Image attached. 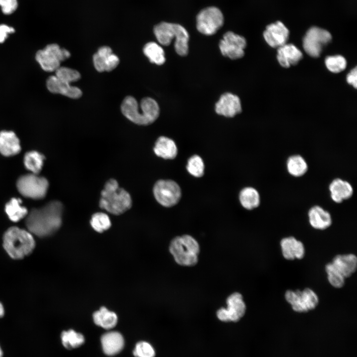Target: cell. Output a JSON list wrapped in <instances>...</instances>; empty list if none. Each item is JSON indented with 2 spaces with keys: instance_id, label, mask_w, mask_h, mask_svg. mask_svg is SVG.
Segmentation results:
<instances>
[{
  "instance_id": "cell-27",
  "label": "cell",
  "mask_w": 357,
  "mask_h": 357,
  "mask_svg": "<svg viewBox=\"0 0 357 357\" xmlns=\"http://www.w3.org/2000/svg\"><path fill=\"white\" fill-rule=\"evenodd\" d=\"M93 318L97 325L106 329L114 328L118 322L117 314L104 306L93 313Z\"/></svg>"
},
{
  "instance_id": "cell-44",
  "label": "cell",
  "mask_w": 357,
  "mask_h": 357,
  "mask_svg": "<svg viewBox=\"0 0 357 357\" xmlns=\"http://www.w3.org/2000/svg\"><path fill=\"white\" fill-rule=\"evenodd\" d=\"M2 356H3V353H2L1 348L0 347V357H2Z\"/></svg>"
},
{
  "instance_id": "cell-28",
  "label": "cell",
  "mask_w": 357,
  "mask_h": 357,
  "mask_svg": "<svg viewBox=\"0 0 357 357\" xmlns=\"http://www.w3.org/2000/svg\"><path fill=\"white\" fill-rule=\"evenodd\" d=\"M239 199L241 205L247 210L256 208L260 204L259 194L252 187L242 189L239 193Z\"/></svg>"
},
{
  "instance_id": "cell-39",
  "label": "cell",
  "mask_w": 357,
  "mask_h": 357,
  "mask_svg": "<svg viewBox=\"0 0 357 357\" xmlns=\"http://www.w3.org/2000/svg\"><path fill=\"white\" fill-rule=\"evenodd\" d=\"M133 354L135 357H154L155 352L149 343L141 341L136 344Z\"/></svg>"
},
{
  "instance_id": "cell-5",
  "label": "cell",
  "mask_w": 357,
  "mask_h": 357,
  "mask_svg": "<svg viewBox=\"0 0 357 357\" xmlns=\"http://www.w3.org/2000/svg\"><path fill=\"white\" fill-rule=\"evenodd\" d=\"M169 251L178 264L191 266L198 262L200 247L194 238L184 235L176 237L171 240Z\"/></svg>"
},
{
  "instance_id": "cell-20",
  "label": "cell",
  "mask_w": 357,
  "mask_h": 357,
  "mask_svg": "<svg viewBox=\"0 0 357 357\" xmlns=\"http://www.w3.org/2000/svg\"><path fill=\"white\" fill-rule=\"evenodd\" d=\"M174 38L176 52L179 56H186L188 52L189 34L182 25L172 23L170 34L171 41Z\"/></svg>"
},
{
  "instance_id": "cell-18",
  "label": "cell",
  "mask_w": 357,
  "mask_h": 357,
  "mask_svg": "<svg viewBox=\"0 0 357 357\" xmlns=\"http://www.w3.org/2000/svg\"><path fill=\"white\" fill-rule=\"evenodd\" d=\"M302 52L292 44H285L278 48L277 60L280 64L285 68L297 64L302 59Z\"/></svg>"
},
{
  "instance_id": "cell-35",
  "label": "cell",
  "mask_w": 357,
  "mask_h": 357,
  "mask_svg": "<svg viewBox=\"0 0 357 357\" xmlns=\"http://www.w3.org/2000/svg\"><path fill=\"white\" fill-rule=\"evenodd\" d=\"M325 271L329 283L334 288H341L345 284V278L335 267L332 263L325 265Z\"/></svg>"
},
{
  "instance_id": "cell-36",
  "label": "cell",
  "mask_w": 357,
  "mask_h": 357,
  "mask_svg": "<svg viewBox=\"0 0 357 357\" xmlns=\"http://www.w3.org/2000/svg\"><path fill=\"white\" fill-rule=\"evenodd\" d=\"M328 69L333 73H339L343 71L347 66V61L341 55L327 57L325 60Z\"/></svg>"
},
{
  "instance_id": "cell-31",
  "label": "cell",
  "mask_w": 357,
  "mask_h": 357,
  "mask_svg": "<svg viewBox=\"0 0 357 357\" xmlns=\"http://www.w3.org/2000/svg\"><path fill=\"white\" fill-rule=\"evenodd\" d=\"M287 168L292 176L299 177L304 175L307 171L308 166L304 158L300 155H295L290 157L287 162Z\"/></svg>"
},
{
  "instance_id": "cell-29",
  "label": "cell",
  "mask_w": 357,
  "mask_h": 357,
  "mask_svg": "<svg viewBox=\"0 0 357 357\" xmlns=\"http://www.w3.org/2000/svg\"><path fill=\"white\" fill-rule=\"evenodd\" d=\"M21 203V199L13 198L5 205V212L11 221L16 222L27 216V209Z\"/></svg>"
},
{
  "instance_id": "cell-7",
  "label": "cell",
  "mask_w": 357,
  "mask_h": 357,
  "mask_svg": "<svg viewBox=\"0 0 357 357\" xmlns=\"http://www.w3.org/2000/svg\"><path fill=\"white\" fill-rule=\"evenodd\" d=\"M19 192L24 196L35 199L44 198L46 195L49 183L46 178L35 174L20 177L17 181Z\"/></svg>"
},
{
  "instance_id": "cell-16",
  "label": "cell",
  "mask_w": 357,
  "mask_h": 357,
  "mask_svg": "<svg viewBox=\"0 0 357 357\" xmlns=\"http://www.w3.org/2000/svg\"><path fill=\"white\" fill-rule=\"evenodd\" d=\"M215 111L220 115L232 118L241 112V105L238 96L231 93L221 95L215 104Z\"/></svg>"
},
{
  "instance_id": "cell-26",
  "label": "cell",
  "mask_w": 357,
  "mask_h": 357,
  "mask_svg": "<svg viewBox=\"0 0 357 357\" xmlns=\"http://www.w3.org/2000/svg\"><path fill=\"white\" fill-rule=\"evenodd\" d=\"M155 154L165 159H173L178 154V149L175 142L171 139L160 136L156 141L153 149Z\"/></svg>"
},
{
  "instance_id": "cell-12",
  "label": "cell",
  "mask_w": 357,
  "mask_h": 357,
  "mask_svg": "<svg viewBox=\"0 0 357 357\" xmlns=\"http://www.w3.org/2000/svg\"><path fill=\"white\" fill-rule=\"evenodd\" d=\"M227 308L222 307L216 313L218 318L224 322H237L244 315L246 305L239 293L230 295L226 300Z\"/></svg>"
},
{
  "instance_id": "cell-23",
  "label": "cell",
  "mask_w": 357,
  "mask_h": 357,
  "mask_svg": "<svg viewBox=\"0 0 357 357\" xmlns=\"http://www.w3.org/2000/svg\"><path fill=\"white\" fill-rule=\"evenodd\" d=\"M332 199L336 203H341L349 199L353 194V188L348 181L341 178L334 179L329 185Z\"/></svg>"
},
{
  "instance_id": "cell-21",
  "label": "cell",
  "mask_w": 357,
  "mask_h": 357,
  "mask_svg": "<svg viewBox=\"0 0 357 357\" xmlns=\"http://www.w3.org/2000/svg\"><path fill=\"white\" fill-rule=\"evenodd\" d=\"M101 342L104 352L108 356H114L119 353L124 346L122 336L116 331L109 332L103 334Z\"/></svg>"
},
{
  "instance_id": "cell-42",
  "label": "cell",
  "mask_w": 357,
  "mask_h": 357,
  "mask_svg": "<svg viewBox=\"0 0 357 357\" xmlns=\"http://www.w3.org/2000/svg\"><path fill=\"white\" fill-rule=\"evenodd\" d=\"M347 82L355 88L357 87V67L352 69L347 76Z\"/></svg>"
},
{
  "instance_id": "cell-10",
  "label": "cell",
  "mask_w": 357,
  "mask_h": 357,
  "mask_svg": "<svg viewBox=\"0 0 357 357\" xmlns=\"http://www.w3.org/2000/svg\"><path fill=\"white\" fill-rule=\"evenodd\" d=\"M285 297L293 310L299 313L314 309L319 302L316 294L309 288H305L303 291L288 290L285 293Z\"/></svg>"
},
{
  "instance_id": "cell-14",
  "label": "cell",
  "mask_w": 357,
  "mask_h": 357,
  "mask_svg": "<svg viewBox=\"0 0 357 357\" xmlns=\"http://www.w3.org/2000/svg\"><path fill=\"white\" fill-rule=\"evenodd\" d=\"M95 68L99 72L111 71L118 65L119 57L113 53L108 46H102L99 48L93 56Z\"/></svg>"
},
{
  "instance_id": "cell-11",
  "label": "cell",
  "mask_w": 357,
  "mask_h": 357,
  "mask_svg": "<svg viewBox=\"0 0 357 357\" xmlns=\"http://www.w3.org/2000/svg\"><path fill=\"white\" fill-rule=\"evenodd\" d=\"M153 191L157 202L167 207L177 204L181 197L180 187L172 180H158L154 184Z\"/></svg>"
},
{
  "instance_id": "cell-8",
  "label": "cell",
  "mask_w": 357,
  "mask_h": 357,
  "mask_svg": "<svg viewBox=\"0 0 357 357\" xmlns=\"http://www.w3.org/2000/svg\"><path fill=\"white\" fill-rule=\"evenodd\" d=\"M224 16L219 8L215 6L206 7L196 16V28L201 33L212 35L223 26Z\"/></svg>"
},
{
  "instance_id": "cell-1",
  "label": "cell",
  "mask_w": 357,
  "mask_h": 357,
  "mask_svg": "<svg viewBox=\"0 0 357 357\" xmlns=\"http://www.w3.org/2000/svg\"><path fill=\"white\" fill-rule=\"evenodd\" d=\"M62 211L63 205L59 201H52L44 207L31 210L26 219L28 231L41 238L52 235L61 226Z\"/></svg>"
},
{
  "instance_id": "cell-34",
  "label": "cell",
  "mask_w": 357,
  "mask_h": 357,
  "mask_svg": "<svg viewBox=\"0 0 357 357\" xmlns=\"http://www.w3.org/2000/svg\"><path fill=\"white\" fill-rule=\"evenodd\" d=\"M90 224L95 231L102 233L111 227V222L108 215L103 212H97L92 216Z\"/></svg>"
},
{
  "instance_id": "cell-19",
  "label": "cell",
  "mask_w": 357,
  "mask_h": 357,
  "mask_svg": "<svg viewBox=\"0 0 357 357\" xmlns=\"http://www.w3.org/2000/svg\"><path fill=\"white\" fill-rule=\"evenodd\" d=\"M280 245L283 257L287 260L301 259L305 254V248L302 242L293 237L283 238Z\"/></svg>"
},
{
  "instance_id": "cell-32",
  "label": "cell",
  "mask_w": 357,
  "mask_h": 357,
  "mask_svg": "<svg viewBox=\"0 0 357 357\" xmlns=\"http://www.w3.org/2000/svg\"><path fill=\"white\" fill-rule=\"evenodd\" d=\"M44 159V156L40 153L35 151H30L25 155L24 163L27 169L33 174H37L41 171Z\"/></svg>"
},
{
  "instance_id": "cell-6",
  "label": "cell",
  "mask_w": 357,
  "mask_h": 357,
  "mask_svg": "<svg viewBox=\"0 0 357 357\" xmlns=\"http://www.w3.org/2000/svg\"><path fill=\"white\" fill-rule=\"evenodd\" d=\"M70 57V53L57 44L48 45L36 54L35 58L41 68L47 72L55 71L60 67V62Z\"/></svg>"
},
{
  "instance_id": "cell-2",
  "label": "cell",
  "mask_w": 357,
  "mask_h": 357,
  "mask_svg": "<svg viewBox=\"0 0 357 357\" xmlns=\"http://www.w3.org/2000/svg\"><path fill=\"white\" fill-rule=\"evenodd\" d=\"M139 106L136 100L128 96L121 105L122 114L129 120L138 125H147L154 122L159 116L160 109L157 102L150 97L142 99Z\"/></svg>"
},
{
  "instance_id": "cell-30",
  "label": "cell",
  "mask_w": 357,
  "mask_h": 357,
  "mask_svg": "<svg viewBox=\"0 0 357 357\" xmlns=\"http://www.w3.org/2000/svg\"><path fill=\"white\" fill-rule=\"evenodd\" d=\"M143 51L152 63L162 65L165 62L164 50L155 42H150L146 43L143 47Z\"/></svg>"
},
{
  "instance_id": "cell-3",
  "label": "cell",
  "mask_w": 357,
  "mask_h": 357,
  "mask_svg": "<svg viewBox=\"0 0 357 357\" xmlns=\"http://www.w3.org/2000/svg\"><path fill=\"white\" fill-rule=\"evenodd\" d=\"M99 206L113 215H119L131 208L132 199L129 193L112 178L106 182L101 191Z\"/></svg>"
},
{
  "instance_id": "cell-43",
  "label": "cell",
  "mask_w": 357,
  "mask_h": 357,
  "mask_svg": "<svg viewBox=\"0 0 357 357\" xmlns=\"http://www.w3.org/2000/svg\"><path fill=\"white\" fill-rule=\"evenodd\" d=\"M4 314V309L3 305L0 302V318L3 316Z\"/></svg>"
},
{
  "instance_id": "cell-24",
  "label": "cell",
  "mask_w": 357,
  "mask_h": 357,
  "mask_svg": "<svg viewBox=\"0 0 357 357\" xmlns=\"http://www.w3.org/2000/svg\"><path fill=\"white\" fill-rule=\"evenodd\" d=\"M332 263L345 278H348L357 270V258L353 254H339L333 258Z\"/></svg>"
},
{
  "instance_id": "cell-22",
  "label": "cell",
  "mask_w": 357,
  "mask_h": 357,
  "mask_svg": "<svg viewBox=\"0 0 357 357\" xmlns=\"http://www.w3.org/2000/svg\"><path fill=\"white\" fill-rule=\"evenodd\" d=\"M20 150L19 140L14 132L5 130L0 132V153L2 155H15Z\"/></svg>"
},
{
  "instance_id": "cell-33",
  "label": "cell",
  "mask_w": 357,
  "mask_h": 357,
  "mask_svg": "<svg viewBox=\"0 0 357 357\" xmlns=\"http://www.w3.org/2000/svg\"><path fill=\"white\" fill-rule=\"evenodd\" d=\"M60 337L63 346L67 349L78 348L85 341L83 335L72 329L63 331Z\"/></svg>"
},
{
  "instance_id": "cell-9",
  "label": "cell",
  "mask_w": 357,
  "mask_h": 357,
  "mask_svg": "<svg viewBox=\"0 0 357 357\" xmlns=\"http://www.w3.org/2000/svg\"><path fill=\"white\" fill-rule=\"evenodd\" d=\"M331 40L332 36L329 31L318 27H312L307 31L303 38V48L309 56L317 58Z\"/></svg>"
},
{
  "instance_id": "cell-38",
  "label": "cell",
  "mask_w": 357,
  "mask_h": 357,
  "mask_svg": "<svg viewBox=\"0 0 357 357\" xmlns=\"http://www.w3.org/2000/svg\"><path fill=\"white\" fill-rule=\"evenodd\" d=\"M55 72L57 78L69 83L78 81L81 77L78 71L69 67L60 66Z\"/></svg>"
},
{
  "instance_id": "cell-40",
  "label": "cell",
  "mask_w": 357,
  "mask_h": 357,
  "mask_svg": "<svg viewBox=\"0 0 357 357\" xmlns=\"http://www.w3.org/2000/svg\"><path fill=\"white\" fill-rule=\"evenodd\" d=\"M0 6L3 14L9 15L16 10L18 2L17 0H0Z\"/></svg>"
},
{
  "instance_id": "cell-41",
  "label": "cell",
  "mask_w": 357,
  "mask_h": 357,
  "mask_svg": "<svg viewBox=\"0 0 357 357\" xmlns=\"http://www.w3.org/2000/svg\"><path fill=\"white\" fill-rule=\"evenodd\" d=\"M14 29L5 24L0 25V43H2L9 34L14 33Z\"/></svg>"
},
{
  "instance_id": "cell-25",
  "label": "cell",
  "mask_w": 357,
  "mask_h": 357,
  "mask_svg": "<svg viewBox=\"0 0 357 357\" xmlns=\"http://www.w3.org/2000/svg\"><path fill=\"white\" fill-rule=\"evenodd\" d=\"M308 216L310 225L315 229L325 230L332 224L330 213L319 206L311 207L308 211Z\"/></svg>"
},
{
  "instance_id": "cell-17",
  "label": "cell",
  "mask_w": 357,
  "mask_h": 357,
  "mask_svg": "<svg viewBox=\"0 0 357 357\" xmlns=\"http://www.w3.org/2000/svg\"><path fill=\"white\" fill-rule=\"evenodd\" d=\"M46 85L51 92L60 94L70 98L78 99L82 95V91L79 88L59 79L55 75H52L47 79Z\"/></svg>"
},
{
  "instance_id": "cell-15",
  "label": "cell",
  "mask_w": 357,
  "mask_h": 357,
  "mask_svg": "<svg viewBox=\"0 0 357 357\" xmlns=\"http://www.w3.org/2000/svg\"><path fill=\"white\" fill-rule=\"evenodd\" d=\"M289 31L281 21L268 25L263 32L267 43L272 48H279L287 43Z\"/></svg>"
},
{
  "instance_id": "cell-13",
  "label": "cell",
  "mask_w": 357,
  "mask_h": 357,
  "mask_svg": "<svg viewBox=\"0 0 357 357\" xmlns=\"http://www.w3.org/2000/svg\"><path fill=\"white\" fill-rule=\"evenodd\" d=\"M219 46L223 56L232 60H236L244 56V49L246 46V42L243 37L232 31H228L224 34Z\"/></svg>"
},
{
  "instance_id": "cell-4",
  "label": "cell",
  "mask_w": 357,
  "mask_h": 357,
  "mask_svg": "<svg viewBox=\"0 0 357 357\" xmlns=\"http://www.w3.org/2000/svg\"><path fill=\"white\" fill-rule=\"evenodd\" d=\"M3 247L12 259L24 258L32 252L35 247V241L32 234L17 227H12L4 233Z\"/></svg>"
},
{
  "instance_id": "cell-37",
  "label": "cell",
  "mask_w": 357,
  "mask_h": 357,
  "mask_svg": "<svg viewBox=\"0 0 357 357\" xmlns=\"http://www.w3.org/2000/svg\"><path fill=\"white\" fill-rule=\"evenodd\" d=\"M186 169L190 174L195 177L203 176L204 164L202 158L197 155L191 156L188 160Z\"/></svg>"
}]
</instances>
